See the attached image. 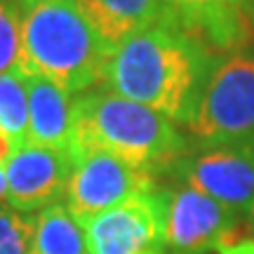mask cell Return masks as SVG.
Wrapping results in <instances>:
<instances>
[{
    "label": "cell",
    "instance_id": "obj_1",
    "mask_svg": "<svg viewBox=\"0 0 254 254\" xmlns=\"http://www.w3.org/2000/svg\"><path fill=\"white\" fill-rule=\"evenodd\" d=\"M217 57L182 26L172 21L155 24L113 47L104 87L186 127Z\"/></svg>",
    "mask_w": 254,
    "mask_h": 254
},
{
    "label": "cell",
    "instance_id": "obj_2",
    "mask_svg": "<svg viewBox=\"0 0 254 254\" xmlns=\"http://www.w3.org/2000/svg\"><path fill=\"white\" fill-rule=\"evenodd\" d=\"M24 73L57 82L71 94L104 85L113 47L80 0H19Z\"/></svg>",
    "mask_w": 254,
    "mask_h": 254
},
{
    "label": "cell",
    "instance_id": "obj_3",
    "mask_svg": "<svg viewBox=\"0 0 254 254\" xmlns=\"http://www.w3.org/2000/svg\"><path fill=\"white\" fill-rule=\"evenodd\" d=\"M90 148L109 151L160 177L189 153L190 141L189 134L163 113L116 94L109 87H94L75 94L73 160Z\"/></svg>",
    "mask_w": 254,
    "mask_h": 254
},
{
    "label": "cell",
    "instance_id": "obj_4",
    "mask_svg": "<svg viewBox=\"0 0 254 254\" xmlns=\"http://www.w3.org/2000/svg\"><path fill=\"white\" fill-rule=\"evenodd\" d=\"M186 134L190 146L254 151V45L217 57Z\"/></svg>",
    "mask_w": 254,
    "mask_h": 254
},
{
    "label": "cell",
    "instance_id": "obj_5",
    "mask_svg": "<svg viewBox=\"0 0 254 254\" xmlns=\"http://www.w3.org/2000/svg\"><path fill=\"white\" fill-rule=\"evenodd\" d=\"M80 221L90 254H167V189L160 184Z\"/></svg>",
    "mask_w": 254,
    "mask_h": 254
},
{
    "label": "cell",
    "instance_id": "obj_6",
    "mask_svg": "<svg viewBox=\"0 0 254 254\" xmlns=\"http://www.w3.org/2000/svg\"><path fill=\"white\" fill-rule=\"evenodd\" d=\"M167 177L209 195L238 217H247L254 207V151L250 148L190 146Z\"/></svg>",
    "mask_w": 254,
    "mask_h": 254
},
{
    "label": "cell",
    "instance_id": "obj_7",
    "mask_svg": "<svg viewBox=\"0 0 254 254\" xmlns=\"http://www.w3.org/2000/svg\"><path fill=\"white\" fill-rule=\"evenodd\" d=\"M158 186V177L99 148L82 151L73 163L66 205L78 219L94 217Z\"/></svg>",
    "mask_w": 254,
    "mask_h": 254
},
{
    "label": "cell",
    "instance_id": "obj_8",
    "mask_svg": "<svg viewBox=\"0 0 254 254\" xmlns=\"http://www.w3.org/2000/svg\"><path fill=\"white\" fill-rule=\"evenodd\" d=\"M167 189V254H209L228 243L240 219L200 190L172 184Z\"/></svg>",
    "mask_w": 254,
    "mask_h": 254
},
{
    "label": "cell",
    "instance_id": "obj_9",
    "mask_svg": "<svg viewBox=\"0 0 254 254\" xmlns=\"http://www.w3.org/2000/svg\"><path fill=\"white\" fill-rule=\"evenodd\" d=\"M73 155L64 148L21 144L5 163L7 179V207L38 214L66 198L73 172Z\"/></svg>",
    "mask_w": 254,
    "mask_h": 254
},
{
    "label": "cell",
    "instance_id": "obj_10",
    "mask_svg": "<svg viewBox=\"0 0 254 254\" xmlns=\"http://www.w3.org/2000/svg\"><path fill=\"white\" fill-rule=\"evenodd\" d=\"M172 21L200 38L214 55L250 45L252 28L245 19V0H165Z\"/></svg>",
    "mask_w": 254,
    "mask_h": 254
},
{
    "label": "cell",
    "instance_id": "obj_11",
    "mask_svg": "<svg viewBox=\"0 0 254 254\" xmlns=\"http://www.w3.org/2000/svg\"><path fill=\"white\" fill-rule=\"evenodd\" d=\"M28 139L26 144L64 148L71 153L75 132V94L36 73H26Z\"/></svg>",
    "mask_w": 254,
    "mask_h": 254
},
{
    "label": "cell",
    "instance_id": "obj_12",
    "mask_svg": "<svg viewBox=\"0 0 254 254\" xmlns=\"http://www.w3.org/2000/svg\"><path fill=\"white\" fill-rule=\"evenodd\" d=\"M97 31L111 47L155 24L172 21L165 0H80ZM174 24V21H172Z\"/></svg>",
    "mask_w": 254,
    "mask_h": 254
},
{
    "label": "cell",
    "instance_id": "obj_13",
    "mask_svg": "<svg viewBox=\"0 0 254 254\" xmlns=\"http://www.w3.org/2000/svg\"><path fill=\"white\" fill-rule=\"evenodd\" d=\"M31 254H90L85 226L66 202H55L36 214Z\"/></svg>",
    "mask_w": 254,
    "mask_h": 254
},
{
    "label": "cell",
    "instance_id": "obj_14",
    "mask_svg": "<svg viewBox=\"0 0 254 254\" xmlns=\"http://www.w3.org/2000/svg\"><path fill=\"white\" fill-rule=\"evenodd\" d=\"M0 132L14 148L28 139V90L24 71L0 73Z\"/></svg>",
    "mask_w": 254,
    "mask_h": 254
},
{
    "label": "cell",
    "instance_id": "obj_15",
    "mask_svg": "<svg viewBox=\"0 0 254 254\" xmlns=\"http://www.w3.org/2000/svg\"><path fill=\"white\" fill-rule=\"evenodd\" d=\"M36 214L0 205V254H31Z\"/></svg>",
    "mask_w": 254,
    "mask_h": 254
},
{
    "label": "cell",
    "instance_id": "obj_16",
    "mask_svg": "<svg viewBox=\"0 0 254 254\" xmlns=\"http://www.w3.org/2000/svg\"><path fill=\"white\" fill-rule=\"evenodd\" d=\"M219 254H254V238H243V240H228L217 250Z\"/></svg>",
    "mask_w": 254,
    "mask_h": 254
},
{
    "label": "cell",
    "instance_id": "obj_17",
    "mask_svg": "<svg viewBox=\"0 0 254 254\" xmlns=\"http://www.w3.org/2000/svg\"><path fill=\"white\" fill-rule=\"evenodd\" d=\"M12 151H14V144L0 132V167H5V163H7V158L12 155Z\"/></svg>",
    "mask_w": 254,
    "mask_h": 254
},
{
    "label": "cell",
    "instance_id": "obj_18",
    "mask_svg": "<svg viewBox=\"0 0 254 254\" xmlns=\"http://www.w3.org/2000/svg\"><path fill=\"white\" fill-rule=\"evenodd\" d=\"M243 9H245V19L254 33V0H245V2H243Z\"/></svg>",
    "mask_w": 254,
    "mask_h": 254
},
{
    "label": "cell",
    "instance_id": "obj_19",
    "mask_svg": "<svg viewBox=\"0 0 254 254\" xmlns=\"http://www.w3.org/2000/svg\"><path fill=\"white\" fill-rule=\"evenodd\" d=\"M7 202V179H5V167H0V205Z\"/></svg>",
    "mask_w": 254,
    "mask_h": 254
},
{
    "label": "cell",
    "instance_id": "obj_20",
    "mask_svg": "<svg viewBox=\"0 0 254 254\" xmlns=\"http://www.w3.org/2000/svg\"><path fill=\"white\" fill-rule=\"evenodd\" d=\"M245 221H247V231H250V236L254 238V207L250 209V214L245 217Z\"/></svg>",
    "mask_w": 254,
    "mask_h": 254
}]
</instances>
